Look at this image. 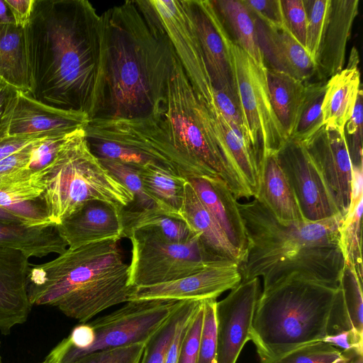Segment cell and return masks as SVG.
Wrapping results in <instances>:
<instances>
[{"mask_svg":"<svg viewBox=\"0 0 363 363\" xmlns=\"http://www.w3.org/2000/svg\"><path fill=\"white\" fill-rule=\"evenodd\" d=\"M132 289L130 267L116 240L67 248L50 262L30 265L27 277L32 306L57 307L82 323L128 301Z\"/></svg>","mask_w":363,"mask_h":363,"instance_id":"4","label":"cell"},{"mask_svg":"<svg viewBox=\"0 0 363 363\" xmlns=\"http://www.w3.org/2000/svg\"><path fill=\"white\" fill-rule=\"evenodd\" d=\"M363 198L350 205L339 230L340 245L345 261L351 264L363 281L362 215Z\"/></svg>","mask_w":363,"mask_h":363,"instance_id":"35","label":"cell"},{"mask_svg":"<svg viewBox=\"0 0 363 363\" xmlns=\"http://www.w3.org/2000/svg\"><path fill=\"white\" fill-rule=\"evenodd\" d=\"M35 0H4L13 18L18 27L26 28L30 21Z\"/></svg>","mask_w":363,"mask_h":363,"instance_id":"49","label":"cell"},{"mask_svg":"<svg viewBox=\"0 0 363 363\" xmlns=\"http://www.w3.org/2000/svg\"><path fill=\"white\" fill-rule=\"evenodd\" d=\"M201 301L189 300L186 308L177 325L166 354L165 363H177L180 347L188 323Z\"/></svg>","mask_w":363,"mask_h":363,"instance_id":"48","label":"cell"},{"mask_svg":"<svg viewBox=\"0 0 363 363\" xmlns=\"http://www.w3.org/2000/svg\"><path fill=\"white\" fill-rule=\"evenodd\" d=\"M89 121L83 113L51 106L17 90L6 104L0 123V138L69 134L85 128Z\"/></svg>","mask_w":363,"mask_h":363,"instance_id":"12","label":"cell"},{"mask_svg":"<svg viewBox=\"0 0 363 363\" xmlns=\"http://www.w3.org/2000/svg\"><path fill=\"white\" fill-rule=\"evenodd\" d=\"M180 301L166 299L127 301L112 313L89 323L94 332L93 344L63 363L94 352L147 342L170 317Z\"/></svg>","mask_w":363,"mask_h":363,"instance_id":"10","label":"cell"},{"mask_svg":"<svg viewBox=\"0 0 363 363\" xmlns=\"http://www.w3.org/2000/svg\"><path fill=\"white\" fill-rule=\"evenodd\" d=\"M350 357L337 347L318 341L299 347L274 363H335Z\"/></svg>","mask_w":363,"mask_h":363,"instance_id":"40","label":"cell"},{"mask_svg":"<svg viewBox=\"0 0 363 363\" xmlns=\"http://www.w3.org/2000/svg\"><path fill=\"white\" fill-rule=\"evenodd\" d=\"M304 220L319 221L340 213L304 145L288 139L276 153Z\"/></svg>","mask_w":363,"mask_h":363,"instance_id":"13","label":"cell"},{"mask_svg":"<svg viewBox=\"0 0 363 363\" xmlns=\"http://www.w3.org/2000/svg\"><path fill=\"white\" fill-rule=\"evenodd\" d=\"M180 218L211 252L239 264L242 262L243 257L229 242L188 179L185 184Z\"/></svg>","mask_w":363,"mask_h":363,"instance_id":"24","label":"cell"},{"mask_svg":"<svg viewBox=\"0 0 363 363\" xmlns=\"http://www.w3.org/2000/svg\"><path fill=\"white\" fill-rule=\"evenodd\" d=\"M247 241L242 281L262 277L265 291L292 275L337 287L345 265L337 214L319 221L279 223L259 201L238 202Z\"/></svg>","mask_w":363,"mask_h":363,"instance_id":"3","label":"cell"},{"mask_svg":"<svg viewBox=\"0 0 363 363\" xmlns=\"http://www.w3.org/2000/svg\"><path fill=\"white\" fill-rule=\"evenodd\" d=\"M145 343L94 352L69 363H140Z\"/></svg>","mask_w":363,"mask_h":363,"instance_id":"44","label":"cell"},{"mask_svg":"<svg viewBox=\"0 0 363 363\" xmlns=\"http://www.w3.org/2000/svg\"><path fill=\"white\" fill-rule=\"evenodd\" d=\"M257 41L267 69L283 72L304 83L315 73V65L286 26H274L255 16Z\"/></svg>","mask_w":363,"mask_h":363,"instance_id":"19","label":"cell"},{"mask_svg":"<svg viewBox=\"0 0 363 363\" xmlns=\"http://www.w3.org/2000/svg\"><path fill=\"white\" fill-rule=\"evenodd\" d=\"M202 203L214 217L231 245L245 257L247 246L243 222L235 199L220 179H188Z\"/></svg>","mask_w":363,"mask_h":363,"instance_id":"22","label":"cell"},{"mask_svg":"<svg viewBox=\"0 0 363 363\" xmlns=\"http://www.w3.org/2000/svg\"><path fill=\"white\" fill-rule=\"evenodd\" d=\"M40 138H42L27 136H6L0 138V160L20 150L27 145Z\"/></svg>","mask_w":363,"mask_h":363,"instance_id":"50","label":"cell"},{"mask_svg":"<svg viewBox=\"0 0 363 363\" xmlns=\"http://www.w3.org/2000/svg\"><path fill=\"white\" fill-rule=\"evenodd\" d=\"M337 289L294 274L262 291L250 331L261 363L323 341Z\"/></svg>","mask_w":363,"mask_h":363,"instance_id":"5","label":"cell"},{"mask_svg":"<svg viewBox=\"0 0 363 363\" xmlns=\"http://www.w3.org/2000/svg\"><path fill=\"white\" fill-rule=\"evenodd\" d=\"M194 24L213 90L235 91L231 43L211 0H183Z\"/></svg>","mask_w":363,"mask_h":363,"instance_id":"17","label":"cell"},{"mask_svg":"<svg viewBox=\"0 0 363 363\" xmlns=\"http://www.w3.org/2000/svg\"><path fill=\"white\" fill-rule=\"evenodd\" d=\"M266 72L274 111L289 139L295 125L306 83L273 69L266 68Z\"/></svg>","mask_w":363,"mask_h":363,"instance_id":"31","label":"cell"},{"mask_svg":"<svg viewBox=\"0 0 363 363\" xmlns=\"http://www.w3.org/2000/svg\"><path fill=\"white\" fill-rule=\"evenodd\" d=\"M230 40L258 65H264L259 50L255 19L242 0H211Z\"/></svg>","mask_w":363,"mask_h":363,"instance_id":"30","label":"cell"},{"mask_svg":"<svg viewBox=\"0 0 363 363\" xmlns=\"http://www.w3.org/2000/svg\"><path fill=\"white\" fill-rule=\"evenodd\" d=\"M302 144L320 172L340 213L345 217L351 202L353 182L345 129L324 125Z\"/></svg>","mask_w":363,"mask_h":363,"instance_id":"15","label":"cell"},{"mask_svg":"<svg viewBox=\"0 0 363 363\" xmlns=\"http://www.w3.org/2000/svg\"><path fill=\"white\" fill-rule=\"evenodd\" d=\"M128 238L131 242L129 267L132 288L169 282L211 264L230 261L211 252L199 236L185 242H175L155 230L140 229Z\"/></svg>","mask_w":363,"mask_h":363,"instance_id":"8","label":"cell"},{"mask_svg":"<svg viewBox=\"0 0 363 363\" xmlns=\"http://www.w3.org/2000/svg\"><path fill=\"white\" fill-rule=\"evenodd\" d=\"M0 221L6 223H24L20 218L0 207ZM27 225V224H26Z\"/></svg>","mask_w":363,"mask_h":363,"instance_id":"52","label":"cell"},{"mask_svg":"<svg viewBox=\"0 0 363 363\" xmlns=\"http://www.w3.org/2000/svg\"><path fill=\"white\" fill-rule=\"evenodd\" d=\"M362 280L347 262L339 280L330 312L327 335L348 333L363 340Z\"/></svg>","mask_w":363,"mask_h":363,"instance_id":"23","label":"cell"},{"mask_svg":"<svg viewBox=\"0 0 363 363\" xmlns=\"http://www.w3.org/2000/svg\"><path fill=\"white\" fill-rule=\"evenodd\" d=\"M48 217L58 225L82 203L102 201L126 208L133 195L91 151L84 128L72 133L53 162L38 176Z\"/></svg>","mask_w":363,"mask_h":363,"instance_id":"7","label":"cell"},{"mask_svg":"<svg viewBox=\"0 0 363 363\" xmlns=\"http://www.w3.org/2000/svg\"><path fill=\"white\" fill-rule=\"evenodd\" d=\"M326 82L318 81L306 83L295 125L289 139L303 143L324 125L322 106Z\"/></svg>","mask_w":363,"mask_h":363,"instance_id":"34","label":"cell"},{"mask_svg":"<svg viewBox=\"0 0 363 363\" xmlns=\"http://www.w3.org/2000/svg\"><path fill=\"white\" fill-rule=\"evenodd\" d=\"M71 133L44 138L38 141L33 150L27 169L31 174L33 182L43 192V189L38 180V176L53 162L61 146Z\"/></svg>","mask_w":363,"mask_h":363,"instance_id":"41","label":"cell"},{"mask_svg":"<svg viewBox=\"0 0 363 363\" xmlns=\"http://www.w3.org/2000/svg\"><path fill=\"white\" fill-rule=\"evenodd\" d=\"M28 259L20 251L0 247V332L4 335L24 323L31 310L27 293Z\"/></svg>","mask_w":363,"mask_h":363,"instance_id":"20","label":"cell"},{"mask_svg":"<svg viewBox=\"0 0 363 363\" xmlns=\"http://www.w3.org/2000/svg\"><path fill=\"white\" fill-rule=\"evenodd\" d=\"M358 63V52L353 48L347 67L327 81L322 106L324 125L345 129L362 87Z\"/></svg>","mask_w":363,"mask_h":363,"instance_id":"26","label":"cell"},{"mask_svg":"<svg viewBox=\"0 0 363 363\" xmlns=\"http://www.w3.org/2000/svg\"><path fill=\"white\" fill-rule=\"evenodd\" d=\"M0 77L17 90L30 94L26 30L13 22L0 23Z\"/></svg>","mask_w":363,"mask_h":363,"instance_id":"28","label":"cell"},{"mask_svg":"<svg viewBox=\"0 0 363 363\" xmlns=\"http://www.w3.org/2000/svg\"><path fill=\"white\" fill-rule=\"evenodd\" d=\"M122 208L102 201H89L65 218L57 228L68 248L123 238Z\"/></svg>","mask_w":363,"mask_h":363,"instance_id":"18","label":"cell"},{"mask_svg":"<svg viewBox=\"0 0 363 363\" xmlns=\"http://www.w3.org/2000/svg\"><path fill=\"white\" fill-rule=\"evenodd\" d=\"M40 363H54L53 361L47 355L45 359Z\"/></svg>","mask_w":363,"mask_h":363,"instance_id":"54","label":"cell"},{"mask_svg":"<svg viewBox=\"0 0 363 363\" xmlns=\"http://www.w3.org/2000/svg\"><path fill=\"white\" fill-rule=\"evenodd\" d=\"M57 225H28L0 221V247L16 250L27 257L60 255L67 250Z\"/></svg>","mask_w":363,"mask_h":363,"instance_id":"27","label":"cell"},{"mask_svg":"<svg viewBox=\"0 0 363 363\" xmlns=\"http://www.w3.org/2000/svg\"><path fill=\"white\" fill-rule=\"evenodd\" d=\"M350 358L340 359V360H338L337 362H336L335 363H349V362L350 361Z\"/></svg>","mask_w":363,"mask_h":363,"instance_id":"55","label":"cell"},{"mask_svg":"<svg viewBox=\"0 0 363 363\" xmlns=\"http://www.w3.org/2000/svg\"><path fill=\"white\" fill-rule=\"evenodd\" d=\"M362 89L360 88L352 114L345 127L352 167L362 168Z\"/></svg>","mask_w":363,"mask_h":363,"instance_id":"43","label":"cell"},{"mask_svg":"<svg viewBox=\"0 0 363 363\" xmlns=\"http://www.w3.org/2000/svg\"><path fill=\"white\" fill-rule=\"evenodd\" d=\"M188 301H181L170 317L147 340L140 363H165L167 349L178 322L185 311Z\"/></svg>","mask_w":363,"mask_h":363,"instance_id":"37","label":"cell"},{"mask_svg":"<svg viewBox=\"0 0 363 363\" xmlns=\"http://www.w3.org/2000/svg\"><path fill=\"white\" fill-rule=\"evenodd\" d=\"M216 302V299L203 300V319L197 363H216L217 352Z\"/></svg>","mask_w":363,"mask_h":363,"instance_id":"42","label":"cell"},{"mask_svg":"<svg viewBox=\"0 0 363 363\" xmlns=\"http://www.w3.org/2000/svg\"><path fill=\"white\" fill-rule=\"evenodd\" d=\"M0 345H1V343H0ZM0 363H2L1 354H0Z\"/></svg>","mask_w":363,"mask_h":363,"instance_id":"56","label":"cell"},{"mask_svg":"<svg viewBox=\"0 0 363 363\" xmlns=\"http://www.w3.org/2000/svg\"><path fill=\"white\" fill-rule=\"evenodd\" d=\"M104 13L106 85L94 118L160 117L175 54L150 0L126 1Z\"/></svg>","mask_w":363,"mask_h":363,"instance_id":"2","label":"cell"},{"mask_svg":"<svg viewBox=\"0 0 363 363\" xmlns=\"http://www.w3.org/2000/svg\"><path fill=\"white\" fill-rule=\"evenodd\" d=\"M256 18L274 26H286L281 0H242Z\"/></svg>","mask_w":363,"mask_h":363,"instance_id":"47","label":"cell"},{"mask_svg":"<svg viewBox=\"0 0 363 363\" xmlns=\"http://www.w3.org/2000/svg\"><path fill=\"white\" fill-rule=\"evenodd\" d=\"M255 199L281 223L304 220L276 154L267 155L262 160L259 189Z\"/></svg>","mask_w":363,"mask_h":363,"instance_id":"25","label":"cell"},{"mask_svg":"<svg viewBox=\"0 0 363 363\" xmlns=\"http://www.w3.org/2000/svg\"><path fill=\"white\" fill-rule=\"evenodd\" d=\"M303 2L307 13L305 48L315 62L328 22L331 0H303Z\"/></svg>","mask_w":363,"mask_h":363,"instance_id":"39","label":"cell"},{"mask_svg":"<svg viewBox=\"0 0 363 363\" xmlns=\"http://www.w3.org/2000/svg\"><path fill=\"white\" fill-rule=\"evenodd\" d=\"M175 55L198 96L208 108L216 104L196 30L183 0H150Z\"/></svg>","mask_w":363,"mask_h":363,"instance_id":"11","label":"cell"},{"mask_svg":"<svg viewBox=\"0 0 363 363\" xmlns=\"http://www.w3.org/2000/svg\"><path fill=\"white\" fill-rule=\"evenodd\" d=\"M143 188L155 206L169 217L181 220L184 187L187 179L156 164L140 170Z\"/></svg>","mask_w":363,"mask_h":363,"instance_id":"29","label":"cell"},{"mask_svg":"<svg viewBox=\"0 0 363 363\" xmlns=\"http://www.w3.org/2000/svg\"><path fill=\"white\" fill-rule=\"evenodd\" d=\"M99 160L133 195V202L126 208L145 209L155 207L151 199L145 191L140 170L116 161L105 159H99Z\"/></svg>","mask_w":363,"mask_h":363,"instance_id":"38","label":"cell"},{"mask_svg":"<svg viewBox=\"0 0 363 363\" xmlns=\"http://www.w3.org/2000/svg\"><path fill=\"white\" fill-rule=\"evenodd\" d=\"M161 116L181 160L183 177L218 178L237 200L253 196L223 155L209 111L195 92L176 55Z\"/></svg>","mask_w":363,"mask_h":363,"instance_id":"6","label":"cell"},{"mask_svg":"<svg viewBox=\"0 0 363 363\" xmlns=\"http://www.w3.org/2000/svg\"><path fill=\"white\" fill-rule=\"evenodd\" d=\"M29 95L86 115L101 109L106 77V21L86 0H35L26 28Z\"/></svg>","mask_w":363,"mask_h":363,"instance_id":"1","label":"cell"},{"mask_svg":"<svg viewBox=\"0 0 363 363\" xmlns=\"http://www.w3.org/2000/svg\"><path fill=\"white\" fill-rule=\"evenodd\" d=\"M13 22L4 0H0V23Z\"/></svg>","mask_w":363,"mask_h":363,"instance_id":"53","label":"cell"},{"mask_svg":"<svg viewBox=\"0 0 363 363\" xmlns=\"http://www.w3.org/2000/svg\"><path fill=\"white\" fill-rule=\"evenodd\" d=\"M43 138L0 160V191L26 199H35L43 195V190L33 182L27 169L33 150Z\"/></svg>","mask_w":363,"mask_h":363,"instance_id":"33","label":"cell"},{"mask_svg":"<svg viewBox=\"0 0 363 363\" xmlns=\"http://www.w3.org/2000/svg\"><path fill=\"white\" fill-rule=\"evenodd\" d=\"M123 227V238H128L134 231L152 229L164 238L175 242H185L195 235L182 220L171 218L156 207L145 209L123 208L121 209Z\"/></svg>","mask_w":363,"mask_h":363,"instance_id":"32","label":"cell"},{"mask_svg":"<svg viewBox=\"0 0 363 363\" xmlns=\"http://www.w3.org/2000/svg\"><path fill=\"white\" fill-rule=\"evenodd\" d=\"M203 319V300L191 316L184 336L177 363H197Z\"/></svg>","mask_w":363,"mask_h":363,"instance_id":"45","label":"cell"},{"mask_svg":"<svg viewBox=\"0 0 363 363\" xmlns=\"http://www.w3.org/2000/svg\"><path fill=\"white\" fill-rule=\"evenodd\" d=\"M242 281L239 264L223 261L211 264L200 271L169 282L132 289L128 301L166 299H216Z\"/></svg>","mask_w":363,"mask_h":363,"instance_id":"16","label":"cell"},{"mask_svg":"<svg viewBox=\"0 0 363 363\" xmlns=\"http://www.w3.org/2000/svg\"><path fill=\"white\" fill-rule=\"evenodd\" d=\"M359 0H331L328 22L315 60L318 81L327 82L343 69L345 50L358 14Z\"/></svg>","mask_w":363,"mask_h":363,"instance_id":"21","label":"cell"},{"mask_svg":"<svg viewBox=\"0 0 363 363\" xmlns=\"http://www.w3.org/2000/svg\"><path fill=\"white\" fill-rule=\"evenodd\" d=\"M17 89L0 77V123L9 99Z\"/></svg>","mask_w":363,"mask_h":363,"instance_id":"51","label":"cell"},{"mask_svg":"<svg viewBox=\"0 0 363 363\" xmlns=\"http://www.w3.org/2000/svg\"><path fill=\"white\" fill-rule=\"evenodd\" d=\"M0 207L18 216L29 225L52 224L49 219L43 195L35 199H26L0 191Z\"/></svg>","mask_w":363,"mask_h":363,"instance_id":"36","label":"cell"},{"mask_svg":"<svg viewBox=\"0 0 363 363\" xmlns=\"http://www.w3.org/2000/svg\"><path fill=\"white\" fill-rule=\"evenodd\" d=\"M285 25L292 35L306 45L307 13L303 0H281Z\"/></svg>","mask_w":363,"mask_h":363,"instance_id":"46","label":"cell"},{"mask_svg":"<svg viewBox=\"0 0 363 363\" xmlns=\"http://www.w3.org/2000/svg\"><path fill=\"white\" fill-rule=\"evenodd\" d=\"M258 277L242 281L216 305L217 352L216 363H236L250 340L254 315L260 296Z\"/></svg>","mask_w":363,"mask_h":363,"instance_id":"14","label":"cell"},{"mask_svg":"<svg viewBox=\"0 0 363 363\" xmlns=\"http://www.w3.org/2000/svg\"><path fill=\"white\" fill-rule=\"evenodd\" d=\"M236 90L250 141L260 166L267 155L276 154L288 140L270 100L266 67L231 43Z\"/></svg>","mask_w":363,"mask_h":363,"instance_id":"9","label":"cell"}]
</instances>
